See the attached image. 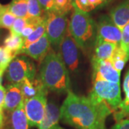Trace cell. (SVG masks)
<instances>
[{"label":"cell","instance_id":"cell-1","mask_svg":"<svg viewBox=\"0 0 129 129\" xmlns=\"http://www.w3.org/2000/svg\"><path fill=\"white\" fill-rule=\"evenodd\" d=\"M62 121L78 129H107L106 120L113 111L91 91L88 97L68 92L60 108Z\"/></svg>","mask_w":129,"mask_h":129},{"label":"cell","instance_id":"cell-2","mask_svg":"<svg viewBox=\"0 0 129 129\" xmlns=\"http://www.w3.org/2000/svg\"><path fill=\"white\" fill-rule=\"evenodd\" d=\"M39 77L47 90L57 93L70 91L68 70L60 52H49L40 63Z\"/></svg>","mask_w":129,"mask_h":129},{"label":"cell","instance_id":"cell-3","mask_svg":"<svg viewBox=\"0 0 129 129\" xmlns=\"http://www.w3.org/2000/svg\"><path fill=\"white\" fill-rule=\"evenodd\" d=\"M73 7V12L69 21L70 34L77 45L85 51L94 45L96 40V22L88 14Z\"/></svg>","mask_w":129,"mask_h":129},{"label":"cell","instance_id":"cell-4","mask_svg":"<svg viewBox=\"0 0 129 129\" xmlns=\"http://www.w3.org/2000/svg\"><path fill=\"white\" fill-rule=\"evenodd\" d=\"M46 35L49 41L55 47L59 48L62 41L68 32L69 21L67 14L55 11L46 12Z\"/></svg>","mask_w":129,"mask_h":129},{"label":"cell","instance_id":"cell-5","mask_svg":"<svg viewBox=\"0 0 129 129\" xmlns=\"http://www.w3.org/2000/svg\"><path fill=\"white\" fill-rule=\"evenodd\" d=\"M36 76L35 65L25 56L17 57L7 69L6 77L11 83L19 84L25 79L33 80Z\"/></svg>","mask_w":129,"mask_h":129},{"label":"cell","instance_id":"cell-6","mask_svg":"<svg viewBox=\"0 0 129 129\" xmlns=\"http://www.w3.org/2000/svg\"><path fill=\"white\" fill-rule=\"evenodd\" d=\"M92 83L93 87L91 92L106 102L113 113L122 102L120 83H111L103 80H94Z\"/></svg>","mask_w":129,"mask_h":129},{"label":"cell","instance_id":"cell-7","mask_svg":"<svg viewBox=\"0 0 129 129\" xmlns=\"http://www.w3.org/2000/svg\"><path fill=\"white\" fill-rule=\"evenodd\" d=\"M47 95L45 88L33 98L24 100V111L29 125L32 127H39L44 118L47 104Z\"/></svg>","mask_w":129,"mask_h":129},{"label":"cell","instance_id":"cell-8","mask_svg":"<svg viewBox=\"0 0 129 129\" xmlns=\"http://www.w3.org/2000/svg\"><path fill=\"white\" fill-rule=\"evenodd\" d=\"M96 39L120 45L122 30L116 26L110 16H101L96 23Z\"/></svg>","mask_w":129,"mask_h":129},{"label":"cell","instance_id":"cell-9","mask_svg":"<svg viewBox=\"0 0 129 129\" xmlns=\"http://www.w3.org/2000/svg\"><path fill=\"white\" fill-rule=\"evenodd\" d=\"M59 49L66 66L71 71H76L79 64V47L70 35L69 30L61 42Z\"/></svg>","mask_w":129,"mask_h":129},{"label":"cell","instance_id":"cell-10","mask_svg":"<svg viewBox=\"0 0 129 129\" xmlns=\"http://www.w3.org/2000/svg\"><path fill=\"white\" fill-rule=\"evenodd\" d=\"M92 81L103 80L111 83H120V75L114 68L110 60H100L92 59Z\"/></svg>","mask_w":129,"mask_h":129},{"label":"cell","instance_id":"cell-11","mask_svg":"<svg viewBox=\"0 0 129 129\" xmlns=\"http://www.w3.org/2000/svg\"><path fill=\"white\" fill-rule=\"evenodd\" d=\"M50 51V42L45 33L37 42L32 43L26 47H23L19 52V54H24L29 56L34 60L41 63Z\"/></svg>","mask_w":129,"mask_h":129},{"label":"cell","instance_id":"cell-12","mask_svg":"<svg viewBox=\"0 0 129 129\" xmlns=\"http://www.w3.org/2000/svg\"><path fill=\"white\" fill-rule=\"evenodd\" d=\"M24 102L23 94L17 83H11L6 88L4 109L9 112H12Z\"/></svg>","mask_w":129,"mask_h":129},{"label":"cell","instance_id":"cell-13","mask_svg":"<svg viewBox=\"0 0 129 129\" xmlns=\"http://www.w3.org/2000/svg\"><path fill=\"white\" fill-rule=\"evenodd\" d=\"M60 108L52 102L47 103L45 113L38 129H64L59 125Z\"/></svg>","mask_w":129,"mask_h":129},{"label":"cell","instance_id":"cell-14","mask_svg":"<svg viewBox=\"0 0 129 129\" xmlns=\"http://www.w3.org/2000/svg\"><path fill=\"white\" fill-rule=\"evenodd\" d=\"M111 18L120 29L129 22V0H123L110 12Z\"/></svg>","mask_w":129,"mask_h":129},{"label":"cell","instance_id":"cell-15","mask_svg":"<svg viewBox=\"0 0 129 129\" xmlns=\"http://www.w3.org/2000/svg\"><path fill=\"white\" fill-rule=\"evenodd\" d=\"M117 45H118L96 39L94 44V55L92 59L110 60Z\"/></svg>","mask_w":129,"mask_h":129},{"label":"cell","instance_id":"cell-16","mask_svg":"<svg viewBox=\"0 0 129 129\" xmlns=\"http://www.w3.org/2000/svg\"><path fill=\"white\" fill-rule=\"evenodd\" d=\"M19 87L23 94L24 100H27L35 96L38 92L45 89L41 79L39 76L33 80L25 79L22 82L19 83Z\"/></svg>","mask_w":129,"mask_h":129},{"label":"cell","instance_id":"cell-17","mask_svg":"<svg viewBox=\"0 0 129 129\" xmlns=\"http://www.w3.org/2000/svg\"><path fill=\"white\" fill-rule=\"evenodd\" d=\"M27 1L28 15L27 21L31 23L38 24L43 20L46 12L42 7L38 0H27Z\"/></svg>","mask_w":129,"mask_h":129},{"label":"cell","instance_id":"cell-18","mask_svg":"<svg viewBox=\"0 0 129 129\" xmlns=\"http://www.w3.org/2000/svg\"><path fill=\"white\" fill-rule=\"evenodd\" d=\"M11 123L13 129H28L29 125L24 111V102L12 112Z\"/></svg>","mask_w":129,"mask_h":129},{"label":"cell","instance_id":"cell-19","mask_svg":"<svg viewBox=\"0 0 129 129\" xmlns=\"http://www.w3.org/2000/svg\"><path fill=\"white\" fill-rule=\"evenodd\" d=\"M23 46L24 39L22 36L11 32L4 41V47L13 52L16 56L19 55V52L23 48Z\"/></svg>","mask_w":129,"mask_h":129},{"label":"cell","instance_id":"cell-20","mask_svg":"<svg viewBox=\"0 0 129 129\" xmlns=\"http://www.w3.org/2000/svg\"><path fill=\"white\" fill-rule=\"evenodd\" d=\"M110 60L114 68L120 73L129 59L126 51L123 50L120 45H118L115 49Z\"/></svg>","mask_w":129,"mask_h":129},{"label":"cell","instance_id":"cell-21","mask_svg":"<svg viewBox=\"0 0 129 129\" xmlns=\"http://www.w3.org/2000/svg\"><path fill=\"white\" fill-rule=\"evenodd\" d=\"M8 10L17 18H27L28 8L27 0H13L7 5Z\"/></svg>","mask_w":129,"mask_h":129},{"label":"cell","instance_id":"cell-22","mask_svg":"<svg viewBox=\"0 0 129 129\" xmlns=\"http://www.w3.org/2000/svg\"><path fill=\"white\" fill-rule=\"evenodd\" d=\"M45 32H46V20L45 17L44 19L37 24L35 29L33 31L32 34L24 40L23 47H26L29 45H31L32 43L37 42L45 34Z\"/></svg>","mask_w":129,"mask_h":129},{"label":"cell","instance_id":"cell-23","mask_svg":"<svg viewBox=\"0 0 129 129\" xmlns=\"http://www.w3.org/2000/svg\"><path fill=\"white\" fill-rule=\"evenodd\" d=\"M16 19L17 17L8 10L7 5L4 6L0 11V28L10 29Z\"/></svg>","mask_w":129,"mask_h":129},{"label":"cell","instance_id":"cell-24","mask_svg":"<svg viewBox=\"0 0 129 129\" xmlns=\"http://www.w3.org/2000/svg\"><path fill=\"white\" fill-rule=\"evenodd\" d=\"M15 57L14 53L5 47H0V68L6 70Z\"/></svg>","mask_w":129,"mask_h":129},{"label":"cell","instance_id":"cell-25","mask_svg":"<svg viewBox=\"0 0 129 129\" xmlns=\"http://www.w3.org/2000/svg\"><path fill=\"white\" fill-rule=\"evenodd\" d=\"M72 9H73V7L71 0H55L52 11L68 14Z\"/></svg>","mask_w":129,"mask_h":129},{"label":"cell","instance_id":"cell-26","mask_svg":"<svg viewBox=\"0 0 129 129\" xmlns=\"http://www.w3.org/2000/svg\"><path fill=\"white\" fill-rule=\"evenodd\" d=\"M113 117L116 123L125 119H129V103L121 102L118 108L113 112Z\"/></svg>","mask_w":129,"mask_h":129},{"label":"cell","instance_id":"cell-27","mask_svg":"<svg viewBox=\"0 0 129 129\" xmlns=\"http://www.w3.org/2000/svg\"><path fill=\"white\" fill-rule=\"evenodd\" d=\"M27 23V18H17L12 28L10 29V32L18 35H21L23 29Z\"/></svg>","mask_w":129,"mask_h":129},{"label":"cell","instance_id":"cell-28","mask_svg":"<svg viewBox=\"0 0 129 129\" xmlns=\"http://www.w3.org/2000/svg\"><path fill=\"white\" fill-rule=\"evenodd\" d=\"M129 44V22L125 26L123 29H122V39L120 42V47L126 51L127 46Z\"/></svg>","mask_w":129,"mask_h":129},{"label":"cell","instance_id":"cell-29","mask_svg":"<svg viewBox=\"0 0 129 129\" xmlns=\"http://www.w3.org/2000/svg\"><path fill=\"white\" fill-rule=\"evenodd\" d=\"M73 5L75 6L78 9L85 12H89L90 11L92 10L91 7L90 6L88 0H76Z\"/></svg>","mask_w":129,"mask_h":129},{"label":"cell","instance_id":"cell-30","mask_svg":"<svg viewBox=\"0 0 129 129\" xmlns=\"http://www.w3.org/2000/svg\"><path fill=\"white\" fill-rule=\"evenodd\" d=\"M37 25V24H36L31 23V22H28L27 24L25 26V27L24 28L22 32V34H21V36H22V37L23 38L24 40L25 38H27V37H29L32 34L33 31L35 29Z\"/></svg>","mask_w":129,"mask_h":129},{"label":"cell","instance_id":"cell-31","mask_svg":"<svg viewBox=\"0 0 129 129\" xmlns=\"http://www.w3.org/2000/svg\"><path fill=\"white\" fill-rule=\"evenodd\" d=\"M123 90L125 92V98L123 101H122L123 103H129V70L125 74L123 81Z\"/></svg>","mask_w":129,"mask_h":129},{"label":"cell","instance_id":"cell-32","mask_svg":"<svg viewBox=\"0 0 129 129\" xmlns=\"http://www.w3.org/2000/svg\"><path fill=\"white\" fill-rule=\"evenodd\" d=\"M38 2H40L42 7L46 12H51L53 10L55 0H38Z\"/></svg>","mask_w":129,"mask_h":129},{"label":"cell","instance_id":"cell-33","mask_svg":"<svg viewBox=\"0 0 129 129\" xmlns=\"http://www.w3.org/2000/svg\"><path fill=\"white\" fill-rule=\"evenodd\" d=\"M111 129H129V119H125L117 122Z\"/></svg>","mask_w":129,"mask_h":129},{"label":"cell","instance_id":"cell-34","mask_svg":"<svg viewBox=\"0 0 129 129\" xmlns=\"http://www.w3.org/2000/svg\"><path fill=\"white\" fill-rule=\"evenodd\" d=\"M90 6L91 7L92 9H95V8L103 7L106 5V2L105 0H88Z\"/></svg>","mask_w":129,"mask_h":129},{"label":"cell","instance_id":"cell-35","mask_svg":"<svg viewBox=\"0 0 129 129\" xmlns=\"http://www.w3.org/2000/svg\"><path fill=\"white\" fill-rule=\"evenodd\" d=\"M5 95H6V88L0 85V111H2L4 108Z\"/></svg>","mask_w":129,"mask_h":129},{"label":"cell","instance_id":"cell-36","mask_svg":"<svg viewBox=\"0 0 129 129\" xmlns=\"http://www.w3.org/2000/svg\"><path fill=\"white\" fill-rule=\"evenodd\" d=\"M4 125V117H3V113L2 111H0V129L2 128Z\"/></svg>","mask_w":129,"mask_h":129},{"label":"cell","instance_id":"cell-37","mask_svg":"<svg viewBox=\"0 0 129 129\" xmlns=\"http://www.w3.org/2000/svg\"><path fill=\"white\" fill-rule=\"evenodd\" d=\"M5 70L1 69L0 68V85H2V76H3V73H5Z\"/></svg>","mask_w":129,"mask_h":129},{"label":"cell","instance_id":"cell-38","mask_svg":"<svg viewBox=\"0 0 129 129\" xmlns=\"http://www.w3.org/2000/svg\"><path fill=\"white\" fill-rule=\"evenodd\" d=\"M126 52H127V55H128V57L129 59V44L127 46V48H126Z\"/></svg>","mask_w":129,"mask_h":129},{"label":"cell","instance_id":"cell-39","mask_svg":"<svg viewBox=\"0 0 129 129\" xmlns=\"http://www.w3.org/2000/svg\"><path fill=\"white\" fill-rule=\"evenodd\" d=\"M3 7H4L3 5H1V4H0V11H1L2 9V8H3Z\"/></svg>","mask_w":129,"mask_h":129},{"label":"cell","instance_id":"cell-40","mask_svg":"<svg viewBox=\"0 0 129 129\" xmlns=\"http://www.w3.org/2000/svg\"><path fill=\"white\" fill-rule=\"evenodd\" d=\"M105 1H106V4H108V2H110L111 0H105Z\"/></svg>","mask_w":129,"mask_h":129},{"label":"cell","instance_id":"cell-41","mask_svg":"<svg viewBox=\"0 0 129 129\" xmlns=\"http://www.w3.org/2000/svg\"><path fill=\"white\" fill-rule=\"evenodd\" d=\"M71 1H72V4H73V3L75 2V1H76V0H71Z\"/></svg>","mask_w":129,"mask_h":129},{"label":"cell","instance_id":"cell-42","mask_svg":"<svg viewBox=\"0 0 129 129\" xmlns=\"http://www.w3.org/2000/svg\"><path fill=\"white\" fill-rule=\"evenodd\" d=\"M7 129H13V128H7Z\"/></svg>","mask_w":129,"mask_h":129}]
</instances>
